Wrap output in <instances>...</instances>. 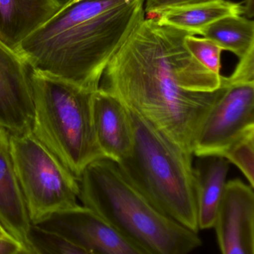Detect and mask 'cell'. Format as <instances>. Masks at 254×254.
<instances>
[{"instance_id":"cell-1","label":"cell","mask_w":254,"mask_h":254,"mask_svg":"<svg viewBox=\"0 0 254 254\" xmlns=\"http://www.w3.org/2000/svg\"><path fill=\"white\" fill-rule=\"evenodd\" d=\"M189 33L145 18L107 64L99 89L117 97L193 156L201 124L227 86L186 49Z\"/></svg>"},{"instance_id":"cell-2","label":"cell","mask_w":254,"mask_h":254,"mask_svg":"<svg viewBox=\"0 0 254 254\" xmlns=\"http://www.w3.org/2000/svg\"><path fill=\"white\" fill-rule=\"evenodd\" d=\"M144 19L145 0H64L15 52L31 71L95 92L107 64Z\"/></svg>"},{"instance_id":"cell-3","label":"cell","mask_w":254,"mask_h":254,"mask_svg":"<svg viewBox=\"0 0 254 254\" xmlns=\"http://www.w3.org/2000/svg\"><path fill=\"white\" fill-rule=\"evenodd\" d=\"M79 201L146 254H190L202 246L198 233L160 211L108 158L93 161L78 179Z\"/></svg>"},{"instance_id":"cell-4","label":"cell","mask_w":254,"mask_h":254,"mask_svg":"<svg viewBox=\"0 0 254 254\" xmlns=\"http://www.w3.org/2000/svg\"><path fill=\"white\" fill-rule=\"evenodd\" d=\"M127 109L134 145L131 153L116 163L119 170L160 211L198 233L193 156L184 153L147 119Z\"/></svg>"},{"instance_id":"cell-5","label":"cell","mask_w":254,"mask_h":254,"mask_svg":"<svg viewBox=\"0 0 254 254\" xmlns=\"http://www.w3.org/2000/svg\"><path fill=\"white\" fill-rule=\"evenodd\" d=\"M34 119L31 134L76 179L105 158L94 128L95 92L31 71Z\"/></svg>"},{"instance_id":"cell-6","label":"cell","mask_w":254,"mask_h":254,"mask_svg":"<svg viewBox=\"0 0 254 254\" xmlns=\"http://www.w3.org/2000/svg\"><path fill=\"white\" fill-rule=\"evenodd\" d=\"M7 135L31 225L80 205L78 179L31 132Z\"/></svg>"},{"instance_id":"cell-7","label":"cell","mask_w":254,"mask_h":254,"mask_svg":"<svg viewBox=\"0 0 254 254\" xmlns=\"http://www.w3.org/2000/svg\"><path fill=\"white\" fill-rule=\"evenodd\" d=\"M254 129V84L227 86L201 124L194 140L193 156H223L242 135Z\"/></svg>"},{"instance_id":"cell-8","label":"cell","mask_w":254,"mask_h":254,"mask_svg":"<svg viewBox=\"0 0 254 254\" xmlns=\"http://www.w3.org/2000/svg\"><path fill=\"white\" fill-rule=\"evenodd\" d=\"M34 225L64 237L90 254H146L108 222L81 204L54 213Z\"/></svg>"},{"instance_id":"cell-9","label":"cell","mask_w":254,"mask_h":254,"mask_svg":"<svg viewBox=\"0 0 254 254\" xmlns=\"http://www.w3.org/2000/svg\"><path fill=\"white\" fill-rule=\"evenodd\" d=\"M31 70L0 41V127L7 134L31 132L34 119Z\"/></svg>"},{"instance_id":"cell-10","label":"cell","mask_w":254,"mask_h":254,"mask_svg":"<svg viewBox=\"0 0 254 254\" xmlns=\"http://www.w3.org/2000/svg\"><path fill=\"white\" fill-rule=\"evenodd\" d=\"M222 254H254V192L240 179L227 182L213 228Z\"/></svg>"},{"instance_id":"cell-11","label":"cell","mask_w":254,"mask_h":254,"mask_svg":"<svg viewBox=\"0 0 254 254\" xmlns=\"http://www.w3.org/2000/svg\"><path fill=\"white\" fill-rule=\"evenodd\" d=\"M92 117L97 141L106 158L118 163L131 153L132 124L128 109L117 97L98 88L92 98Z\"/></svg>"},{"instance_id":"cell-12","label":"cell","mask_w":254,"mask_h":254,"mask_svg":"<svg viewBox=\"0 0 254 254\" xmlns=\"http://www.w3.org/2000/svg\"><path fill=\"white\" fill-rule=\"evenodd\" d=\"M0 223L24 247L28 246L31 223L15 174L8 146V135L0 134Z\"/></svg>"},{"instance_id":"cell-13","label":"cell","mask_w":254,"mask_h":254,"mask_svg":"<svg viewBox=\"0 0 254 254\" xmlns=\"http://www.w3.org/2000/svg\"><path fill=\"white\" fill-rule=\"evenodd\" d=\"M63 4L64 0H0V41L15 52Z\"/></svg>"},{"instance_id":"cell-14","label":"cell","mask_w":254,"mask_h":254,"mask_svg":"<svg viewBox=\"0 0 254 254\" xmlns=\"http://www.w3.org/2000/svg\"><path fill=\"white\" fill-rule=\"evenodd\" d=\"M199 158L193 167L200 231L213 228L226 186L230 162L222 156Z\"/></svg>"},{"instance_id":"cell-15","label":"cell","mask_w":254,"mask_h":254,"mask_svg":"<svg viewBox=\"0 0 254 254\" xmlns=\"http://www.w3.org/2000/svg\"><path fill=\"white\" fill-rule=\"evenodd\" d=\"M243 13V5L240 3L219 0L168 9L154 17L162 25L173 27L192 35H201V32L213 22L228 16H241Z\"/></svg>"},{"instance_id":"cell-16","label":"cell","mask_w":254,"mask_h":254,"mask_svg":"<svg viewBox=\"0 0 254 254\" xmlns=\"http://www.w3.org/2000/svg\"><path fill=\"white\" fill-rule=\"evenodd\" d=\"M204 38L229 51L240 59L254 50V22L249 18L231 16L222 18L201 32Z\"/></svg>"},{"instance_id":"cell-17","label":"cell","mask_w":254,"mask_h":254,"mask_svg":"<svg viewBox=\"0 0 254 254\" xmlns=\"http://www.w3.org/2000/svg\"><path fill=\"white\" fill-rule=\"evenodd\" d=\"M28 246L36 254H90L61 236L31 225Z\"/></svg>"},{"instance_id":"cell-18","label":"cell","mask_w":254,"mask_h":254,"mask_svg":"<svg viewBox=\"0 0 254 254\" xmlns=\"http://www.w3.org/2000/svg\"><path fill=\"white\" fill-rule=\"evenodd\" d=\"M222 157L238 167L249 185L254 188V129L235 140Z\"/></svg>"},{"instance_id":"cell-19","label":"cell","mask_w":254,"mask_h":254,"mask_svg":"<svg viewBox=\"0 0 254 254\" xmlns=\"http://www.w3.org/2000/svg\"><path fill=\"white\" fill-rule=\"evenodd\" d=\"M184 45L192 57L200 64L216 74H221L222 52L223 49L212 40L189 34L184 39Z\"/></svg>"},{"instance_id":"cell-20","label":"cell","mask_w":254,"mask_h":254,"mask_svg":"<svg viewBox=\"0 0 254 254\" xmlns=\"http://www.w3.org/2000/svg\"><path fill=\"white\" fill-rule=\"evenodd\" d=\"M225 86L254 84V50L240 59L238 65L230 77L222 78Z\"/></svg>"},{"instance_id":"cell-21","label":"cell","mask_w":254,"mask_h":254,"mask_svg":"<svg viewBox=\"0 0 254 254\" xmlns=\"http://www.w3.org/2000/svg\"><path fill=\"white\" fill-rule=\"evenodd\" d=\"M216 1L219 0H145V13L155 16L168 9Z\"/></svg>"},{"instance_id":"cell-22","label":"cell","mask_w":254,"mask_h":254,"mask_svg":"<svg viewBox=\"0 0 254 254\" xmlns=\"http://www.w3.org/2000/svg\"><path fill=\"white\" fill-rule=\"evenodd\" d=\"M25 249L26 248L13 237L0 239V254H19Z\"/></svg>"},{"instance_id":"cell-23","label":"cell","mask_w":254,"mask_h":254,"mask_svg":"<svg viewBox=\"0 0 254 254\" xmlns=\"http://www.w3.org/2000/svg\"><path fill=\"white\" fill-rule=\"evenodd\" d=\"M243 13L248 17L252 18L254 16V0H246L243 5Z\"/></svg>"},{"instance_id":"cell-24","label":"cell","mask_w":254,"mask_h":254,"mask_svg":"<svg viewBox=\"0 0 254 254\" xmlns=\"http://www.w3.org/2000/svg\"><path fill=\"white\" fill-rule=\"evenodd\" d=\"M7 237H13L4 228H0V239L7 238ZM14 238V237H13Z\"/></svg>"},{"instance_id":"cell-25","label":"cell","mask_w":254,"mask_h":254,"mask_svg":"<svg viewBox=\"0 0 254 254\" xmlns=\"http://www.w3.org/2000/svg\"><path fill=\"white\" fill-rule=\"evenodd\" d=\"M19 254H36L35 252L31 249H25Z\"/></svg>"},{"instance_id":"cell-26","label":"cell","mask_w":254,"mask_h":254,"mask_svg":"<svg viewBox=\"0 0 254 254\" xmlns=\"http://www.w3.org/2000/svg\"><path fill=\"white\" fill-rule=\"evenodd\" d=\"M69 3L72 4V3L77 2V1H82V0H67Z\"/></svg>"},{"instance_id":"cell-27","label":"cell","mask_w":254,"mask_h":254,"mask_svg":"<svg viewBox=\"0 0 254 254\" xmlns=\"http://www.w3.org/2000/svg\"><path fill=\"white\" fill-rule=\"evenodd\" d=\"M2 128H1V127H0V134H1V131H2Z\"/></svg>"},{"instance_id":"cell-28","label":"cell","mask_w":254,"mask_h":254,"mask_svg":"<svg viewBox=\"0 0 254 254\" xmlns=\"http://www.w3.org/2000/svg\"><path fill=\"white\" fill-rule=\"evenodd\" d=\"M3 228L2 225H1V223H0V228Z\"/></svg>"}]
</instances>
